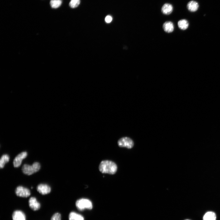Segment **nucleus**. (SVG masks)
<instances>
[{"label": "nucleus", "mask_w": 220, "mask_h": 220, "mask_svg": "<svg viewBox=\"0 0 220 220\" xmlns=\"http://www.w3.org/2000/svg\"><path fill=\"white\" fill-rule=\"evenodd\" d=\"M117 169V165L114 162L108 160L102 161L99 166V169L102 173L110 174H115Z\"/></svg>", "instance_id": "nucleus-1"}, {"label": "nucleus", "mask_w": 220, "mask_h": 220, "mask_svg": "<svg viewBox=\"0 0 220 220\" xmlns=\"http://www.w3.org/2000/svg\"><path fill=\"white\" fill-rule=\"evenodd\" d=\"M41 168L40 164L38 162H35L32 166L24 164L23 166V173L27 175H30L39 171Z\"/></svg>", "instance_id": "nucleus-2"}, {"label": "nucleus", "mask_w": 220, "mask_h": 220, "mask_svg": "<svg viewBox=\"0 0 220 220\" xmlns=\"http://www.w3.org/2000/svg\"><path fill=\"white\" fill-rule=\"evenodd\" d=\"M76 207L80 210L85 209H91L93 207L92 204L88 199L82 198L78 200L76 202Z\"/></svg>", "instance_id": "nucleus-3"}, {"label": "nucleus", "mask_w": 220, "mask_h": 220, "mask_svg": "<svg viewBox=\"0 0 220 220\" xmlns=\"http://www.w3.org/2000/svg\"><path fill=\"white\" fill-rule=\"evenodd\" d=\"M118 144L120 147L131 149L134 146V143L131 138L128 137H124L118 140Z\"/></svg>", "instance_id": "nucleus-4"}, {"label": "nucleus", "mask_w": 220, "mask_h": 220, "mask_svg": "<svg viewBox=\"0 0 220 220\" xmlns=\"http://www.w3.org/2000/svg\"><path fill=\"white\" fill-rule=\"evenodd\" d=\"M15 193L17 196L23 197H27L31 195L30 190L22 186L17 187L15 189Z\"/></svg>", "instance_id": "nucleus-5"}, {"label": "nucleus", "mask_w": 220, "mask_h": 220, "mask_svg": "<svg viewBox=\"0 0 220 220\" xmlns=\"http://www.w3.org/2000/svg\"><path fill=\"white\" fill-rule=\"evenodd\" d=\"M27 152L26 151L22 152L19 154L13 160L14 167L15 168L20 167L22 164L23 160L27 157Z\"/></svg>", "instance_id": "nucleus-6"}, {"label": "nucleus", "mask_w": 220, "mask_h": 220, "mask_svg": "<svg viewBox=\"0 0 220 220\" xmlns=\"http://www.w3.org/2000/svg\"><path fill=\"white\" fill-rule=\"evenodd\" d=\"M37 190L38 192L42 195H45L49 194L51 192V189L49 185L41 184L37 186Z\"/></svg>", "instance_id": "nucleus-7"}, {"label": "nucleus", "mask_w": 220, "mask_h": 220, "mask_svg": "<svg viewBox=\"0 0 220 220\" xmlns=\"http://www.w3.org/2000/svg\"><path fill=\"white\" fill-rule=\"evenodd\" d=\"M29 206L34 211H37L39 210L41 208V204L38 202L36 199L35 197H31L28 202Z\"/></svg>", "instance_id": "nucleus-8"}, {"label": "nucleus", "mask_w": 220, "mask_h": 220, "mask_svg": "<svg viewBox=\"0 0 220 220\" xmlns=\"http://www.w3.org/2000/svg\"><path fill=\"white\" fill-rule=\"evenodd\" d=\"M173 7L171 4L166 3L162 6L161 12L164 15H168L171 14L173 12Z\"/></svg>", "instance_id": "nucleus-9"}, {"label": "nucleus", "mask_w": 220, "mask_h": 220, "mask_svg": "<svg viewBox=\"0 0 220 220\" xmlns=\"http://www.w3.org/2000/svg\"><path fill=\"white\" fill-rule=\"evenodd\" d=\"M13 220H26V216L25 213L20 210H16L12 214Z\"/></svg>", "instance_id": "nucleus-10"}, {"label": "nucleus", "mask_w": 220, "mask_h": 220, "mask_svg": "<svg viewBox=\"0 0 220 220\" xmlns=\"http://www.w3.org/2000/svg\"><path fill=\"white\" fill-rule=\"evenodd\" d=\"M188 10L191 12H195L197 10L199 7L198 3L195 1L189 2L187 6Z\"/></svg>", "instance_id": "nucleus-11"}, {"label": "nucleus", "mask_w": 220, "mask_h": 220, "mask_svg": "<svg viewBox=\"0 0 220 220\" xmlns=\"http://www.w3.org/2000/svg\"><path fill=\"white\" fill-rule=\"evenodd\" d=\"M163 27L165 31L168 33H171L174 30V25L171 22L168 21L165 22Z\"/></svg>", "instance_id": "nucleus-12"}, {"label": "nucleus", "mask_w": 220, "mask_h": 220, "mask_svg": "<svg viewBox=\"0 0 220 220\" xmlns=\"http://www.w3.org/2000/svg\"><path fill=\"white\" fill-rule=\"evenodd\" d=\"M178 25L180 29L185 30L187 29L189 24L188 22L186 20H182L178 22Z\"/></svg>", "instance_id": "nucleus-13"}, {"label": "nucleus", "mask_w": 220, "mask_h": 220, "mask_svg": "<svg viewBox=\"0 0 220 220\" xmlns=\"http://www.w3.org/2000/svg\"><path fill=\"white\" fill-rule=\"evenodd\" d=\"M216 218L215 213L213 212H208L204 215L203 220H216Z\"/></svg>", "instance_id": "nucleus-14"}, {"label": "nucleus", "mask_w": 220, "mask_h": 220, "mask_svg": "<svg viewBox=\"0 0 220 220\" xmlns=\"http://www.w3.org/2000/svg\"><path fill=\"white\" fill-rule=\"evenodd\" d=\"M69 219V220H84L82 216L74 212H72L70 213Z\"/></svg>", "instance_id": "nucleus-15"}, {"label": "nucleus", "mask_w": 220, "mask_h": 220, "mask_svg": "<svg viewBox=\"0 0 220 220\" xmlns=\"http://www.w3.org/2000/svg\"><path fill=\"white\" fill-rule=\"evenodd\" d=\"M9 157L8 155H3L0 160V167L1 168H3L6 164L9 162Z\"/></svg>", "instance_id": "nucleus-16"}, {"label": "nucleus", "mask_w": 220, "mask_h": 220, "mask_svg": "<svg viewBox=\"0 0 220 220\" xmlns=\"http://www.w3.org/2000/svg\"><path fill=\"white\" fill-rule=\"evenodd\" d=\"M62 2V0H51L50 4L52 8H57L61 5Z\"/></svg>", "instance_id": "nucleus-17"}, {"label": "nucleus", "mask_w": 220, "mask_h": 220, "mask_svg": "<svg viewBox=\"0 0 220 220\" xmlns=\"http://www.w3.org/2000/svg\"><path fill=\"white\" fill-rule=\"evenodd\" d=\"M80 3V0H71L69 5L72 8H75L78 6Z\"/></svg>", "instance_id": "nucleus-18"}, {"label": "nucleus", "mask_w": 220, "mask_h": 220, "mask_svg": "<svg viewBox=\"0 0 220 220\" xmlns=\"http://www.w3.org/2000/svg\"><path fill=\"white\" fill-rule=\"evenodd\" d=\"M61 216L59 213H56L53 215L51 220H61Z\"/></svg>", "instance_id": "nucleus-19"}, {"label": "nucleus", "mask_w": 220, "mask_h": 220, "mask_svg": "<svg viewBox=\"0 0 220 220\" xmlns=\"http://www.w3.org/2000/svg\"><path fill=\"white\" fill-rule=\"evenodd\" d=\"M105 21L107 23H110L112 20V17L110 15L107 16L105 19Z\"/></svg>", "instance_id": "nucleus-20"}, {"label": "nucleus", "mask_w": 220, "mask_h": 220, "mask_svg": "<svg viewBox=\"0 0 220 220\" xmlns=\"http://www.w3.org/2000/svg\"><path fill=\"white\" fill-rule=\"evenodd\" d=\"M189 220V219H186V220Z\"/></svg>", "instance_id": "nucleus-21"}]
</instances>
